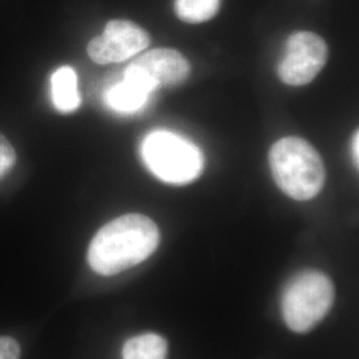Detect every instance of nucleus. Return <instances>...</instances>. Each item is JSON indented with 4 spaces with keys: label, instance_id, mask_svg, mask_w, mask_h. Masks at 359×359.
<instances>
[{
    "label": "nucleus",
    "instance_id": "nucleus-1",
    "mask_svg": "<svg viewBox=\"0 0 359 359\" xmlns=\"http://www.w3.org/2000/svg\"><path fill=\"white\" fill-rule=\"evenodd\" d=\"M160 244V231L144 215L130 213L105 224L95 234L87 259L93 271L115 276L152 256Z\"/></svg>",
    "mask_w": 359,
    "mask_h": 359
},
{
    "label": "nucleus",
    "instance_id": "nucleus-2",
    "mask_svg": "<svg viewBox=\"0 0 359 359\" xmlns=\"http://www.w3.org/2000/svg\"><path fill=\"white\" fill-rule=\"evenodd\" d=\"M270 169L278 188L298 201H308L321 192L325 165L320 154L299 137L276 142L269 154Z\"/></svg>",
    "mask_w": 359,
    "mask_h": 359
},
{
    "label": "nucleus",
    "instance_id": "nucleus-3",
    "mask_svg": "<svg viewBox=\"0 0 359 359\" xmlns=\"http://www.w3.org/2000/svg\"><path fill=\"white\" fill-rule=\"evenodd\" d=\"M333 304L332 280L318 270L301 271L283 290V321L294 333H309L326 317Z\"/></svg>",
    "mask_w": 359,
    "mask_h": 359
},
{
    "label": "nucleus",
    "instance_id": "nucleus-4",
    "mask_svg": "<svg viewBox=\"0 0 359 359\" xmlns=\"http://www.w3.org/2000/svg\"><path fill=\"white\" fill-rule=\"evenodd\" d=\"M142 157L156 177L169 184L192 182L204 170V156L198 147L168 130H156L144 139Z\"/></svg>",
    "mask_w": 359,
    "mask_h": 359
},
{
    "label": "nucleus",
    "instance_id": "nucleus-5",
    "mask_svg": "<svg viewBox=\"0 0 359 359\" xmlns=\"http://www.w3.org/2000/svg\"><path fill=\"white\" fill-rule=\"evenodd\" d=\"M327 56V46L317 34L306 31L293 34L286 41L278 76L285 84L305 86L321 72Z\"/></svg>",
    "mask_w": 359,
    "mask_h": 359
},
{
    "label": "nucleus",
    "instance_id": "nucleus-6",
    "mask_svg": "<svg viewBox=\"0 0 359 359\" xmlns=\"http://www.w3.org/2000/svg\"><path fill=\"white\" fill-rule=\"evenodd\" d=\"M151 44V38L142 27L129 20H111L100 36L92 39L88 55L97 65L120 63L142 53Z\"/></svg>",
    "mask_w": 359,
    "mask_h": 359
},
{
    "label": "nucleus",
    "instance_id": "nucleus-7",
    "mask_svg": "<svg viewBox=\"0 0 359 359\" xmlns=\"http://www.w3.org/2000/svg\"><path fill=\"white\" fill-rule=\"evenodd\" d=\"M139 77L151 90L182 83L191 74L189 62L176 50L156 48L140 55L126 69Z\"/></svg>",
    "mask_w": 359,
    "mask_h": 359
},
{
    "label": "nucleus",
    "instance_id": "nucleus-8",
    "mask_svg": "<svg viewBox=\"0 0 359 359\" xmlns=\"http://www.w3.org/2000/svg\"><path fill=\"white\" fill-rule=\"evenodd\" d=\"M154 93L139 77L124 72L123 79L105 92V103L120 114H135L147 104Z\"/></svg>",
    "mask_w": 359,
    "mask_h": 359
},
{
    "label": "nucleus",
    "instance_id": "nucleus-9",
    "mask_svg": "<svg viewBox=\"0 0 359 359\" xmlns=\"http://www.w3.org/2000/svg\"><path fill=\"white\" fill-rule=\"evenodd\" d=\"M52 102L62 114L76 111L80 105V95L77 90V75L74 68L65 65L53 72L51 79Z\"/></svg>",
    "mask_w": 359,
    "mask_h": 359
},
{
    "label": "nucleus",
    "instance_id": "nucleus-10",
    "mask_svg": "<svg viewBox=\"0 0 359 359\" xmlns=\"http://www.w3.org/2000/svg\"><path fill=\"white\" fill-rule=\"evenodd\" d=\"M167 341L158 334L133 337L123 347V359H167Z\"/></svg>",
    "mask_w": 359,
    "mask_h": 359
},
{
    "label": "nucleus",
    "instance_id": "nucleus-11",
    "mask_svg": "<svg viewBox=\"0 0 359 359\" xmlns=\"http://www.w3.org/2000/svg\"><path fill=\"white\" fill-rule=\"evenodd\" d=\"M219 3L221 0H176L175 11L182 22L198 25L216 16Z\"/></svg>",
    "mask_w": 359,
    "mask_h": 359
},
{
    "label": "nucleus",
    "instance_id": "nucleus-12",
    "mask_svg": "<svg viewBox=\"0 0 359 359\" xmlns=\"http://www.w3.org/2000/svg\"><path fill=\"white\" fill-rule=\"evenodd\" d=\"M16 161V154L11 142L0 135V180L4 179L13 169Z\"/></svg>",
    "mask_w": 359,
    "mask_h": 359
},
{
    "label": "nucleus",
    "instance_id": "nucleus-13",
    "mask_svg": "<svg viewBox=\"0 0 359 359\" xmlns=\"http://www.w3.org/2000/svg\"><path fill=\"white\" fill-rule=\"evenodd\" d=\"M0 359H20V346L11 337H0Z\"/></svg>",
    "mask_w": 359,
    "mask_h": 359
},
{
    "label": "nucleus",
    "instance_id": "nucleus-14",
    "mask_svg": "<svg viewBox=\"0 0 359 359\" xmlns=\"http://www.w3.org/2000/svg\"><path fill=\"white\" fill-rule=\"evenodd\" d=\"M358 139L359 135L358 132H355V135H354V139H353V157H354V160H355V164H357V167H358Z\"/></svg>",
    "mask_w": 359,
    "mask_h": 359
}]
</instances>
